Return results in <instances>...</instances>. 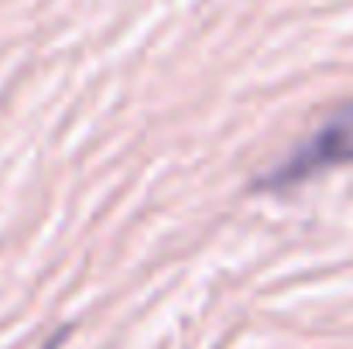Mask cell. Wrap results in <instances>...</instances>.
Returning <instances> with one entry per match:
<instances>
[{
    "mask_svg": "<svg viewBox=\"0 0 353 349\" xmlns=\"http://www.w3.org/2000/svg\"><path fill=\"white\" fill-rule=\"evenodd\" d=\"M340 165H353V103L326 116L305 144H299L271 175L261 178V189H288Z\"/></svg>",
    "mask_w": 353,
    "mask_h": 349,
    "instance_id": "cell-1",
    "label": "cell"
}]
</instances>
